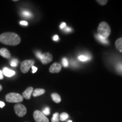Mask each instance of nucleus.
I'll list each match as a JSON object with an SVG mask.
<instances>
[{
	"mask_svg": "<svg viewBox=\"0 0 122 122\" xmlns=\"http://www.w3.org/2000/svg\"><path fill=\"white\" fill-rule=\"evenodd\" d=\"M20 41V37L15 33L5 32L0 35V42L5 45L16 46L19 45Z\"/></svg>",
	"mask_w": 122,
	"mask_h": 122,
	"instance_id": "nucleus-1",
	"label": "nucleus"
},
{
	"mask_svg": "<svg viewBox=\"0 0 122 122\" xmlns=\"http://www.w3.org/2000/svg\"><path fill=\"white\" fill-rule=\"evenodd\" d=\"M98 35L105 39H107L111 33V28L109 25L106 22H102L99 24L97 28Z\"/></svg>",
	"mask_w": 122,
	"mask_h": 122,
	"instance_id": "nucleus-2",
	"label": "nucleus"
},
{
	"mask_svg": "<svg viewBox=\"0 0 122 122\" xmlns=\"http://www.w3.org/2000/svg\"><path fill=\"white\" fill-rule=\"evenodd\" d=\"M6 101L10 103H19L23 101V96L17 93H10L6 96Z\"/></svg>",
	"mask_w": 122,
	"mask_h": 122,
	"instance_id": "nucleus-3",
	"label": "nucleus"
},
{
	"mask_svg": "<svg viewBox=\"0 0 122 122\" xmlns=\"http://www.w3.org/2000/svg\"><path fill=\"white\" fill-rule=\"evenodd\" d=\"M35 61L33 60H25L21 63L20 64V68L21 72L25 74L29 71V70L32 67L34 66Z\"/></svg>",
	"mask_w": 122,
	"mask_h": 122,
	"instance_id": "nucleus-4",
	"label": "nucleus"
},
{
	"mask_svg": "<svg viewBox=\"0 0 122 122\" xmlns=\"http://www.w3.org/2000/svg\"><path fill=\"white\" fill-rule=\"evenodd\" d=\"M33 118L36 122H49L46 116L42 113V111L35 110L33 112Z\"/></svg>",
	"mask_w": 122,
	"mask_h": 122,
	"instance_id": "nucleus-5",
	"label": "nucleus"
},
{
	"mask_svg": "<svg viewBox=\"0 0 122 122\" xmlns=\"http://www.w3.org/2000/svg\"><path fill=\"white\" fill-rule=\"evenodd\" d=\"M15 113L19 117H23L27 114V109L23 105L17 103L14 106Z\"/></svg>",
	"mask_w": 122,
	"mask_h": 122,
	"instance_id": "nucleus-6",
	"label": "nucleus"
},
{
	"mask_svg": "<svg viewBox=\"0 0 122 122\" xmlns=\"http://www.w3.org/2000/svg\"><path fill=\"white\" fill-rule=\"evenodd\" d=\"M40 60L43 65H47L53 61V56L49 53H45L42 54Z\"/></svg>",
	"mask_w": 122,
	"mask_h": 122,
	"instance_id": "nucleus-7",
	"label": "nucleus"
},
{
	"mask_svg": "<svg viewBox=\"0 0 122 122\" xmlns=\"http://www.w3.org/2000/svg\"><path fill=\"white\" fill-rule=\"evenodd\" d=\"M62 70V66L60 63L55 62L49 68V72L50 73H59Z\"/></svg>",
	"mask_w": 122,
	"mask_h": 122,
	"instance_id": "nucleus-8",
	"label": "nucleus"
},
{
	"mask_svg": "<svg viewBox=\"0 0 122 122\" xmlns=\"http://www.w3.org/2000/svg\"><path fill=\"white\" fill-rule=\"evenodd\" d=\"M33 92V88L32 86H29L22 93L23 97L25 98L26 100H30V96H31L32 93Z\"/></svg>",
	"mask_w": 122,
	"mask_h": 122,
	"instance_id": "nucleus-9",
	"label": "nucleus"
},
{
	"mask_svg": "<svg viewBox=\"0 0 122 122\" xmlns=\"http://www.w3.org/2000/svg\"><path fill=\"white\" fill-rule=\"evenodd\" d=\"M0 56L6 59H9L11 56L10 51L6 48L0 49Z\"/></svg>",
	"mask_w": 122,
	"mask_h": 122,
	"instance_id": "nucleus-10",
	"label": "nucleus"
},
{
	"mask_svg": "<svg viewBox=\"0 0 122 122\" xmlns=\"http://www.w3.org/2000/svg\"><path fill=\"white\" fill-rule=\"evenodd\" d=\"M3 74L5 76H6V77H12L15 74V72L14 70H12L11 69H9V68L7 67L4 68L2 71Z\"/></svg>",
	"mask_w": 122,
	"mask_h": 122,
	"instance_id": "nucleus-11",
	"label": "nucleus"
},
{
	"mask_svg": "<svg viewBox=\"0 0 122 122\" xmlns=\"http://www.w3.org/2000/svg\"><path fill=\"white\" fill-rule=\"evenodd\" d=\"M45 93V90L44 89H41V88H37V89H35L33 91L32 94L33 97H38L41 95H42Z\"/></svg>",
	"mask_w": 122,
	"mask_h": 122,
	"instance_id": "nucleus-12",
	"label": "nucleus"
},
{
	"mask_svg": "<svg viewBox=\"0 0 122 122\" xmlns=\"http://www.w3.org/2000/svg\"><path fill=\"white\" fill-rule=\"evenodd\" d=\"M115 47L117 49L120 53H122V37L119 38L116 40Z\"/></svg>",
	"mask_w": 122,
	"mask_h": 122,
	"instance_id": "nucleus-13",
	"label": "nucleus"
},
{
	"mask_svg": "<svg viewBox=\"0 0 122 122\" xmlns=\"http://www.w3.org/2000/svg\"><path fill=\"white\" fill-rule=\"evenodd\" d=\"M51 98H52V100L54 102L58 103L61 101V96L59 95L57 93H53L51 94Z\"/></svg>",
	"mask_w": 122,
	"mask_h": 122,
	"instance_id": "nucleus-14",
	"label": "nucleus"
},
{
	"mask_svg": "<svg viewBox=\"0 0 122 122\" xmlns=\"http://www.w3.org/2000/svg\"><path fill=\"white\" fill-rule=\"evenodd\" d=\"M68 114L66 113V112H62V114H61L60 115H59V120H61V121H65L67 119H68Z\"/></svg>",
	"mask_w": 122,
	"mask_h": 122,
	"instance_id": "nucleus-15",
	"label": "nucleus"
},
{
	"mask_svg": "<svg viewBox=\"0 0 122 122\" xmlns=\"http://www.w3.org/2000/svg\"><path fill=\"white\" fill-rule=\"evenodd\" d=\"M51 122H59V114L58 112H56L53 114Z\"/></svg>",
	"mask_w": 122,
	"mask_h": 122,
	"instance_id": "nucleus-16",
	"label": "nucleus"
},
{
	"mask_svg": "<svg viewBox=\"0 0 122 122\" xmlns=\"http://www.w3.org/2000/svg\"><path fill=\"white\" fill-rule=\"evenodd\" d=\"M96 37L97 38V40H98L100 41L101 42H102V44H107L108 42H109L107 40L103 39V37H101L100 36H99V35H98L97 34L96 35Z\"/></svg>",
	"mask_w": 122,
	"mask_h": 122,
	"instance_id": "nucleus-17",
	"label": "nucleus"
},
{
	"mask_svg": "<svg viewBox=\"0 0 122 122\" xmlns=\"http://www.w3.org/2000/svg\"><path fill=\"white\" fill-rule=\"evenodd\" d=\"M78 58L80 61H82V62H85V61H86L90 60V59H91V57H88L85 56H80Z\"/></svg>",
	"mask_w": 122,
	"mask_h": 122,
	"instance_id": "nucleus-18",
	"label": "nucleus"
},
{
	"mask_svg": "<svg viewBox=\"0 0 122 122\" xmlns=\"http://www.w3.org/2000/svg\"><path fill=\"white\" fill-rule=\"evenodd\" d=\"M19 63V61L16 59H13V60L11 61L10 62V65L12 67H16L18 65V64Z\"/></svg>",
	"mask_w": 122,
	"mask_h": 122,
	"instance_id": "nucleus-19",
	"label": "nucleus"
},
{
	"mask_svg": "<svg viewBox=\"0 0 122 122\" xmlns=\"http://www.w3.org/2000/svg\"><path fill=\"white\" fill-rule=\"evenodd\" d=\"M42 113H43L45 115H49L50 114V109L48 107H46L45 108H44L42 110Z\"/></svg>",
	"mask_w": 122,
	"mask_h": 122,
	"instance_id": "nucleus-20",
	"label": "nucleus"
},
{
	"mask_svg": "<svg viewBox=\"0 0 122 122\" xmlns=\"http://www.w3.org/2000/svg\"><path fill=\"white\" fill-rule=\"evenodd\" d=\"M22 15H23L24 16H25V17H27V18L30 17V16H32V15L31 13H30V11H24L22 13Z\"/></svg>",
	"mask_w": 122,
	"mask_h": 122,
	"instance_id": "nucleus-21",
	"label": "nucleus"
},
{
	"mask_svg": "<svg viewBox=\"0 0 122 122\" xmlns=\"http://www.w3.org/2000/svg\"><path fill=\"white\" fill-rule=\"evenodd\" d=\"M107 0H97V2H98V4L102 6L105 5L107 4Z\"/></svg>",
	"mask_w": 122,
	"mask_h": 122,
	"instance_id": "nucleus-22",
	"label": "nucleus"
},
{
	"mask_svg": "<svg viewBox=\"0 0 122 122\" xmlns=\"http://www.w3.org/2000/svg\"><path fill=\"white\" fill-rule=\"evenodd\" d=\"M62 64H63V66L65 67H67L68 66V62L66 58H64L62 59Z\"/></svg>",
	"mask_w": 122,
	"mask_h": 122,
	"instance_id": "nucleus-23",
	"label": "nucleus"
},
{
	"mask_svg": "<svg viewBox=\"0 0 122 122\" xmlns=\"http://www.w3.org/2000/svg\"><path fill=\"white\" fill-rule=\"evenodd\" d=\"M117 70L118 72L120 73V74H122V64H119V65L117 66Z\"/></svg>",
	"mask_w": 122,
	"mask_h": 122,
	"instance_id": "nucleus-24",
	"label": "nucleus"
},
{
	"mask_svg": "<svg viewBox=\"0 0 122 122\" xmlns=\"http://www.w3.org/2000/svg\"><path fill=\"white\" fill-rule=\"evenodd\" d=\"M20 24L22 25H24V26H27L28 25V22H26V21H24V20H22L20 22Z\"/></svg>",
	"mask_w": 122,
	"mask_h": 122,
	"instance_id": "nucleus-25",
	"label": "nucleus"
},
{
	"mask_svg": "<svg viewBox=\"0 0 122 122\" xmlns=\"http://www.w3.org/2000/svg\"><path fill=\"white\" fill-rule=\"evenodd\" d=\"M42 53L40 52V51H37V52H36V57H37V58H39V59H40V58H41V56H42Z\"/></svg>",
	"mask_w": 122,
	"mask_h": 122,
	"instance_id": "nucleus-26",
	"label": "nucleus"
},
{
	"mask_svg": "<svg viewBox=\"0 0 122 122\" xmlns=\"http://www.w3.org/2000/svg\"><path fill=\"white\" fill-rule=\"evenodd\" d=\"M66 25V23H65V22L62 23H61V24L60 25V28L61 29V30H63V29L65 28Z\"/></svg>",
	"mask_w": 122,
	"mask_h": 122,
	"instance_id": "nucleus-27",
	"label": "nucleus"
},
{
	"mask_svg": "<svg viewBox=\"0 0 122 122\" xmlns=\"http://www.w3.org/2000/svg\"><path fill=\"white\" fill-rule=\"evenodd\" d=\"M32 73L33 74H34L36 72V71H37V68L36 67H35L33 66L32 67Z\"/></svg>",
	"mask_w": 122,
	"mask_h": 122,
	"instance_id": "nucleus-28",
	"label": "nucleus"
},
{
	"mask_svg": "<svg viewBox=\"0 0 122 122\" xmlns=\"http://www.w3.org/2000/svg\"><path fill=\"white\" fill-rule=\"evenodd\" d=\"M53 40H54V41H58L59 40L58 36V35H54V37H53Z\"/></svg>",
	"mask_w": 122,
	"mask_h": 122,
	"instance_id": "nucleus-29",
	"label": "nucleus"
},
{
	"mask_svg": "<svg viewBox=\"0 0 122 122\" xmlns=\"http://www.w3.org/2000/svg\"><path fill=\"white\" fill-rule=\"evenodd\" d=\"M4 78V74H3L2 71L0 70V80H2Z\"/></svg>",
	"mask_w": 122,
	"mask_h": 122,
	"instance_id": "nucleus-30",
	"label": "nucleus"
},
{
	"mask_svg": "<svg viewBox=\"0 0 122 122\" xmlns=\"http://www.w3.org/2000/svg\"><path fill=\"white\" fill-rule=\"evenodd\" d=\"M5 106V103L4 102L2 101H0V107L2 108Z\"/></svg>",
	"mask_w": 122,
	"mask_h": 122,
	"instance_id": "nucleus-31",
	"label": "nucleus"
},
{
	"mask_svg": "<svg viewBox=\"0 0 122 122\" xmlns=\"http://www.w3.org/2000/svg\"><path fill=\"white\" fill-rule=\"evenodd\" d=\"M65 31L66 32H70L71 30V28H66V29H65Z\"/></svg>",
	"mask_w": 122,
	"mask_h": 122,
	"instance_id": "nucleus-32",
	"label": "nucleus"
},
{
	"mask_svg": "<svg viewBox=\"0 0 122 122\" xmlns=\"http://www.w3.org/2000/svg\"><path fill=\"white\" fill-rule=\"evenodd\" d=\"M2 85L0 84V92L2 91Z\"/></svg>",
	"mask_w": 122,
	"mask_h": 122,
	"instance_id": "nucleus-33",
	"label": "nucleus"
},
{
	"mask_svg": "<svg viewBox=\"0 0 122 122\" xmlns=\"http://www.w3.org/2000/svg\"><path fill=\"white\" fill-rule=\"evenodd\" d=\"M68 122H72V120H69V121H68Z\"/></svg>",
	"mask_w": 122,
	"mask_h": 122,
	"instance_id": "nucleus-34",
	"label": "nucleus"
},
{
	"mask_svg": "<svg viewBox=\"0 0 122 122\" xmlns=\"http://www.w3.org/2000/svg\"></svg>",
	"mask_w": 122,
	"mask_h": 122,
	"instance_id": "nucleus-35",
	"label": "nucleus"
}]
</instances>
